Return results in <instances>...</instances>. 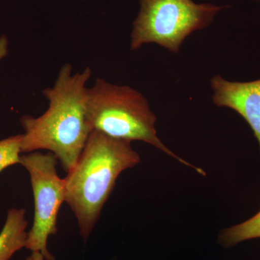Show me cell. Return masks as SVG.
Masks as SVG:
<instances>
[{
  "label": "cell",
  "mask_w": 260,
  "mask_h": 260,
  "mask_svg": "<svg viewBox=\"0 0 260 260\" xmlns=\"http://www.w3.org/2000/svg\"><path fill=\"white\" fill-rule=\"evenodd\" d=\"M20 164L30 174L34 198V223L27 233L25 248L42 253L46 260H55L47 242L57 232L58 213L65 202L64 179L56 172L57 158L51 152L35 151L20 155Z\"/></svg>",
  "instance_id": "5"
},
{
  "label": "cell",
  "mask_w": 260,
  "mask_h": 260,
  "mask_svg": "<svg viewBox=\"0 0 260 260\" xmlns=\"http://www.w3.org/2000/svg\"><path fill=\"white\" fill-rule=\"evenodd\" d=\"M26 260H46L42 253L39 251H32L31 254L27 257Z\"/></svg>",
  "instance_id": "11"
},
{
  "label": "cell",
  "mask_w": 260,
  "mask_h": 260,
  "mask_svg": "<svg viewBox=\"0 0 260 260\" xmlns=\"http://www.w3.org/2000/svg\"><path fill=\"white\" fill-rule=\"evenodd\" d=\"M91 70L73 74L70 64L61 68L52 88L43 95L49 101L47 112L39 117L21 118V153L49 150L68 174L76 165L92 129L87 117V82Z\"/></svg>",
  "instance_id": "1"
},
{
  "label": "cell",
  "mask_w": 260,
  "mask_h": 260,
  "mask_svg": "<svg viewBox=\"0 0 260 260\" xmlns=\"http://www.w3.org/2000/svg\"><path fill=\"white\" fill-rule=\"evenodd\" d=\"M22 135L10 137L0 141V173L5 169L20 164Z\"/></svg>",
  "instance_id": "9"
},
{
  "label": "cell",
  "mask_w": 260,
  "mask_h": 260,
  "mask_svg": "<svg viewBox=\"0 0 260 260\" xmlns=\"http://www.w3.org/2000/svg\"><path fill=\"white\" fill-rule=\"evenodd\" d=\"M27 225L25 209L8 210L6 221L0 232V260H10L15 252L25 247Z\"/></svg>",
  "instance_id": "7"
},
{
  "label": "cell",
  "mask_w": 260,
  "mask_h": 260,
  "mask_svg": "<svg viewBox=\"0 0 260 260\" xmlns=\"http://www.w3.org/2000/svg\"><path fill=\"white\" fill-rule=\"evenodd\" d=\"M86 111L92 131L115 139L145 142L205 175L203 169L177 156L160 141L155 127L156 116L147 99L131 87L113 85L98 78L87 90Z\"/></svg>",
  "instance_id": "3"
},
{
  "label": "cell",
  "mask_w": 260,
  "mask_h": 260,
  "mask_svg": "<svg viewBox=\"0 0 260 260\" xmlns=\"http://www.w3.org/2000/svg\"><path fill=\"white\" fill-rule=\"evenodd\" d=\"M260 238V211L244 223L225 229L219 235V242L231 248L245 241Z\"/></svg>",
  "instance_id": "8"
},
{
  "label": "cell",
  "mask_w": 260,
  "mask_h": 260,
  "mask_svg": "<svg viewBox=\"0 0 260 260\" xmlns=\"http://www.w3.org/2000/svg\"><path fill=\"white\" fill-rule=\"evenodd\" d=\"M140 11L133 22L131 50L155 43L178 53L186 37L208 27L225 6L196 4L192 0H140Z\"/></svg>",
  "instance_id": "4"
},
{
  "label": "cell",
  "mask_w": 260,
  "mask_h": 260,
  "mask_svg": "<svg viewBox=\"0 0 260 260\" xmlns=\"http://www.w3.org/2000/svg\"><path fill=\"white\" fill-rule=\"evenodd\" d=\"M254 1H260V0H254Z\"/></svg>",
  "instance_id": "12"
},
{
  "label": "cell",
  "mask_w": 260,
  "mask_h": 260,
  "mask_svg": "<svg viewBox=\"0 0 260 260\" xmlns=\"http://www.w3.org/2000/svg\"><path fill=\"white\" fill-rule=\"evenodd\" d=\"M210 85L214 104L237 112L248 123L260 148V79L250 82H230L215 75Z\"/></svg>",
  "instance_id": "6"
},
{
  "label": "cell",
  "mask_w": 260,
  "mask_h": 260,
  "mask_svg": "<svg viewBox=\"0 0 260 260\" xmlns=\"http://www.w3.org/2000/svg\"><path fill=\"white\" fill-rule=\"evenodd\" d=\"M8 54V40L5 36L0 37V61Z\"/></svg>",
  "instance_id": "10"
},
{
  "label": "cell",
  "mask_w": 260,
  "mask_h": 260,
  "mask_svg": "<svg viewBox=\"0 0 260 260\" xmlns=\"http://www.w3.org/2000/svg\"><path fill=\"white\" fill-rule=\"evenodd\" d=\"M139 154L131 142L93 130L73 170L64 178L65 202L86 242L121 172L138 165Z\"/></svg>",
  "instance_id": "2"
}]
</instances>
